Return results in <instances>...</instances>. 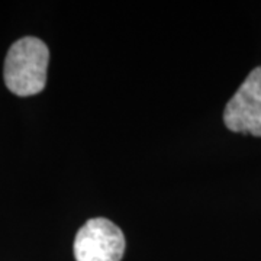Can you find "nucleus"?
<instances>
[{"mask_svg":"<svg viewBox=\"0 0 261 261\" xmlns=\"http://www.w3.org/2000/svg\"><path fill=\"white\" fill-rule=\"evenodd\" d=\"M125 235L106 218L89 219L74 238L75 261H121L125 252Z\"/></svg>","mask_w":261,"mask_h":261,"instance_id":"f03ea898","label":"nucleus"},{"mask_svg":"<svg viewBox=\"0 0 261 261\" xmlns=\"http://www.w3.org/2000/svg\"><path fill=\"white\" fill-rule=\"evenodd\" d=\"M224 122L232 132L261 137V67L252 70L226 103Z\"/></svg>","mask_w":261,"mask_h":261,"instance_id":"7ed1b4c3","label":"nucleus"},{"mask_svg":"<svg viewBox=\"0 0 261 261\" xmlns=\"http://www.w3.org/2000/svg\"><path fill=\"white\" fill-rule=\"evenodd\" d=\"M49 51L44 41L34 37L18 39L5 60V84L16 96H34L47 84Z\"/></svg>","mask_w":261,"mask_h":261,"instance_id":"f257e3e1","label":"nucleus"}]
</instances>
